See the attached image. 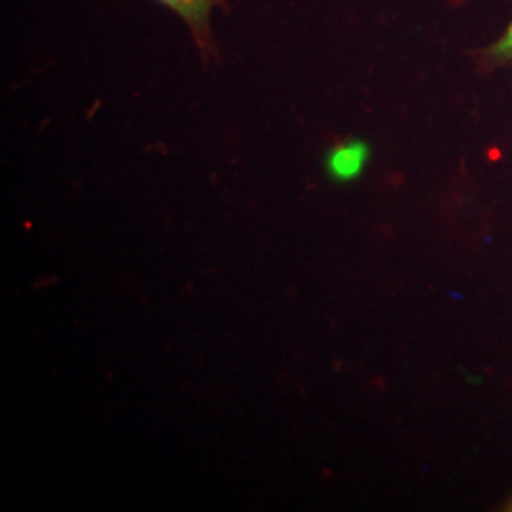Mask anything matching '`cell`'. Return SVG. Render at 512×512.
Here are the masks:
<instances>
[{"mask_svg":"<svg viewBox=\"0 0 512 512\" xmlns=\"http://www.w3.org/2000/svg\"><path fill=\"white\" fill-rule=\"evenodd\" d=\"M188 23L202 50H211V12L217 0H160Z\"/></svg>","mask_w":512,"mask_h":512,"instance_id":"1","label":"cell"},{"mask_svg":"<svg viewBox=\"0 0 512 512\" xmlns=\"http://www.w3.org/2000/svg\"><path fill=\"white\" fill-rule=\"evenodd\" d=\"M366 148L361 143H348L334 148L327 158L329 173L338 181H349L363 169Z\"/></svg>","mask_w":512,"mask_h":512,"instance_id":"2","label":"cell"},{"mask_svg":"<svg viewBox=\"0 0 512 512\" xmlns=\"http://www.w3.org/2000/svg\"><path fill=\"white\" fill-rule=\"evenodd\" d=\"M488 55L495 61H512V23L503 33V37L499 38L494 46H490Z\"/></svg>","mask_w":512,"mask_h":512,"instance_id":"3","label":"cell"},{"mask_svg":"<svg viewBox=\"0 0 512 512\" xmlns=\"http://www.w3.org/2000/svg\"><path fill=\"white\" fill-rule=\"evenodd\" d=\"M507 511L512 512V499H511V503H509V505H507Z\"/></svg>","mask_w":512,"mask_h":512,"instance_id":"4","label":"cell"}]
</instances>
